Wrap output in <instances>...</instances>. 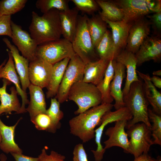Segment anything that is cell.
Here are the masks:
<instances>
[{
    "label": "cell",
    "instance_id": "cell-1",
    "mask_svg": "<svg viewBox=\"0 0 161 161\" xmlns=\"http://www.w3.org/2000/svg\"><path fill=\"white\" fill-rule=\"evenodd\" d=\"M32 17L29 32L38 45L61 38L62 32L58 10L51 9L41 16L33 11Z\"/></svg>",
    "mask_w": 161,
    "mask_h": 161
},
{
    "label": "cell",
    "instance_id": "cell-2",
    "mask_svg": "<svg viewBox=\"0 0 161 161\" xmlns=\"http://www.w3.org/2000/svg\"><path fill=\"white\" fill-rule=\"evenodd\" d=\"M113 105L101 104L80 113L69 122L70 133L86 143L95 137V128L99 126L102 117L111 111Z\"/></svg>",
    "mask_w": 161,
    "mask_h": 161
},
{
    "label": "cell",
    "instance_id": "cell-3",
    "mask_svg": "<svg viewBox=\"0 0 161 161\" xmlns=\"http://www.w3.org/2000/svg\"><path fill=\"white\" fill-rule=\"evenodd\" d=\"M123 99L125 107L132 115V118L127 121L126 128L128 129L134 125L141 122L151 130V124L148 116V103L145 95L142 81L139 80L133 82L128 94L123 96Z\"/></svg>",
    "mask_w": 161,
    "mask_h": 161
},
{
    "label": "cell",
    "instance_id": "cell-4",
    "mask_svg": "<svg viewBox=\"0 0 161 161\" xmlns=\"http://www.w3.org/2000/svg\"><path fill=\"white\" fill-rule=\"evenodd\" d=\"M68 99L74 102L78 108L75 114L83 113L101 104V93L97 86L81 80L74 84L68 94Z\"/></svg>",
    "mask_w": 161,
    "mask_h": 161
},
{
    "label": "cell",
    "instance_id": "cell-5",
    "mask_svg": "<svg viewBox=\"0 0 161 161\" xmlns=\"http://www.w3.org/2000/svg\"><path fill=\"white\" fill-rule=\"evenodd\" d=\"M88 18L86 14L78 16L76 32L72 43L75 53L85 64L100 59L88 30Z\"/></svg>",
    "mask_w": 161,
    "mask_h": 161
},
{
    "label": "cell",
    "instance_id": "cell-6",
    "mask_svg": "<svg viewBox=\"0 0 161 161\" xmlns=\"http://www.w3.org/2000/svg\"><path fill=\"white\" fill-rule=\"evenodd\" d=\"M114 1L122 10L123 20L129 23L151 13L161 11V0H118Z\"/></svg>",
    "mask_w": 161,
    "mask_h": 161
},
{
    "label": "cell",
    "instance_id": "cell-7",
    "mask_svg": "<svg viewBox=\"0 0 161 161\" xmlns=\"http://www.w3.org/2000/svg\"><path fill=\"white\" fill-rule=\"evenodd\" d=\"M75 54L72 43L64 38L38 45L36 52L37 57L53 65Z\"/></svg>",
    "mask_w": 161,
    "mask_h": 161
},
{
    "label": "cell",
    "instance_id": "cell-8",
    "mask_svg": "<svg viewBox=\"0 0 161 161\" xmlns=\"http://www.w3.org/2000/svg\"><path fill=\"white\" fill-rule=\"evenodd\" d=\"M85 65L76 54L70 58L55 96L60 103L67 101L71 87L76 83L83 80Z\"/></svg>",
    "mask_w": 161,
    "mask_h": 161
},
{
    "label": "cell",
    "instance_id": "cell-9",
    "mask_svg": "<svg viewBox=\"0 0 161 161\" xmlns=\"http://www.w3.org/2000/svg\"><path fill=\"white\" fill-rule=\"evenodd\" d=\"M128 129L126 132L130 138L129 153L134 158L143 154H148L154 145L150 129L142 123L135 124Z\"/></svg>",
    "mask_w": 161,
    "mask_h": 161
},
{
    "label": "cell",
    "instance_id": "cell-10",
    "mask_svg": "<svg viewBox=\"0 0 161 161\" xmlns=\"http://www.w3.org/2000/svg\"><path fill=\"white\" fill-rule=\"evenodd\" d=\"M132 118V115L126 107L115 111H110L102 117L99 127L95 130V141L97 145L95 150H91L95 161H101L103 158L106 150L101 144V139L104 129L108 124L116 121L125 120L128 121Z\"/></svg>",
    "mask_w": 161,
    "mask_h": 161
},
{
    "label": "cell",
    "instance_id": "cell-11",
    "mask_svg": "<svg viewBox=\"0 0 161 161\" xmlns=\"http://www.w3.org/2000/svg\"><path fill=\"white\" fill-rule=\"evenodd\" d=\"M12 31V41L17 47L24 57L29 62L37 57L38 45L31 37L30 34L23 30L21 26L17 24L12 21L11 23Z\"/></svg>",
    "mask_w": 161,
    "mask_h": 161
},
{
    "label": "cell",
    "instance_id": "cell-12",
    "mask_svg": "<svg viewBox=\"0 0 161 161\" xmlns=\"http://www.w3.org/2000/svg\"><path fill=\"white\" fill-rule=\"evenodd\" d=\"M151 24V22L145 17L132 22L129 31L126 49L135 54L148 37Z\"/></svg>",
    "mask_w": 161,
    "mask_h": 161
},
{
    "label": "cell",
    "instance_id": "cell-13",
    "mask_svg": "<svg viewBox=\"0 0 161 161\" xmlns=\"http://www.w3.org/2000/svg\"><path fill=\"white\" fill-rule=\"evenodd\" d=\"M53 69V65L37 57L29 62V78L30 83L42 89L47 88Z\"/></svg>",
    "mask_w": 161,
    "mask_h": 161
},
{
    "label": "cell",
    "instance_id": "cell-14",
    "mask_svg": "<svg viewBox=\"0 0 161 161\" xmlns=\"http://www.w3.org/2000/svg\"><path fill=\"white\" fill-rule=\"evenodd\" d=\"M127 121L125 120L116 121L114 126L106 130L105 134L109 138L103 142L105 149L118 146L122 148L125 153H129V140L125 131Z\"/></svg>",
    "mask_w": 161,
    "mask_h": 161
},
{
    "label": "cell",
    "instance_id": "cell-15",
    "mask_svg": "<svg viewBox=\"0 0 161 161\" xmlns=\"http://www.w3.org/2000/svg\"><path fill=\"white\" fill-rule=\"evenodd\" d=\"M137 66L150 60L155 62L161 58V40L157 36L148 37L135 54Z\"/></svg>",
    "mask_w": 161,
    "mask_h": 161
},
{
    "label": "cell",
    "instance_id": "cell-16",
    "mask_svg": "<svg viewBox=\"0 0 161 161\" xmlns=\"http://www.w3.org/2000/svg\"><path fill=\"white\" fill-rule=\"evenodd\" d=\"M7 51L8 53V59L6 64L0 69V79H5L14 84L18 94L21 96L22 99L20 109L16 114L24 113L27 112L25 106L28 104L29 101L26 92L22 90L20 86L19 78L16 73L11 53L8 49H7Z\"/></svg>",
    "mask_w": 161,
    "mask_h": 161
},
{
    "label": "cell",
    "instance_id": "cell-17",
    "mask_svg": "<svg viewBox=\"0 0 161 161\" xmlns=\"http://www.w3.org/2000/svg\"><path fill=\"white\" fill-rule=\"evenodd\" d=\"M112 62L114 74L110 84V94L115 100L113 106L116 110H117L125 107L122 85L123 79L126 76V68L123 64L115 60H113Z\"/></svg>",
    "mask_w": 161,
    "mask_h": 161
},
{
    "label": "cell",
    "instance_id": "cell-18",
    "mask_svg": "<svg viewBox=\"0 0 161 161\" xmlns=\"http://www.w3.org/2000/svg\"><path fill=\"white\" fill-rule=\"evenodd\" d=\"M2 40L9 49L13 58L16 69L19 75L22 90L25 92L30 84L29 78V61L20 55L18 50L6 38Z\"/></svg>",
    "mask_w": 161,
    "mask_h": 161
},
{
    "label": "cell",
    "instance_id": "cell-19",
    "mask_svg": "<svg viewBox=\"0 0 161 161\" xmlns=\"http://www.w3.org/2000/svg\"><path fill=\"white\" fill-rule=\"evenodd\" d=\"M115 60L123 64L126 69V80L122 90L123 95H125L128 93L131 83L140 80L136 72L137 61L135 54L126 49L121 51Z\"/></svg>",
    "mask_w": 161,
    "mask_h": 161
},
{
    "label": "cell",
    "instance_id": "cell-20",
    "mask_svg": "<svg viewBox=\"0 0 161 161\" xmlns=\"http://www.w3.org/2000/svg\"><path fill=\"white\" fill-rule=\"evenodd\" d=\"M3 86L0 87V116L3 113L11 114L13 111L16 114L19 110L21 105L17 97V92L14 86L10 88L11 93L9 94L6 91L7 85L11 83L8 80L2 79Z\"/></svg>",
    "mask_w": 161,
    "mask_h": 161
},
{
    "label": "cell",
    "instance_id": "cell-21",
    "mask_svg": "<svg viewBox=\"0 0 161 161\" xmlns=\"http://www.w3.org/2000/svg\"><path fill=\"white\" fill-rule=\"evenodd\" d=\"M79 10L75 7L59 11L62 35L64 38L72 43L76 30Z\"/></svg>",
    "mask_w": 161,
    "mask_h": 161
},
{
    "label": "cell",
    "instance_id": "cell-22",
    "mask_svg": "<svg viewBox=\"0 0 161 161\" xmlns=\"http://www.w3.org/2000/svg\"><path fill=\"white\" fill-rule=\"evenodd\" d=\"M28 88L30 100L26 111L29 113L31 120L39 114L46 113V104L42 88L31 83Z\"/></svg>",
    "mask_w": 161,
    "mask_h": 161
},
{
    "label": "cell",
    "instance_id": "cell-23",
    "mask_svg": "<svg viewBox=\"0 0 161 161\" xmlns=\"http://www.w3.org/2000/svg\"><path fill=\"white\" fill-rule=\"evenodd\" d=\"M22 119V117L19 119L13 126H8L5 125L0 118V132L1 136L0 148L5 153H23L14 139L16 128Z\"/></svg>",
    "mask_w": 161,
    "mask_h": 161
},
{
    "label": "cell",
    "instance_id": "cell-24",
    "mask_svg": "<svg viewBox=\"0 0 161 161\" xmlns=\"http://www.w3.org/2000/svg\"><path fill=\"white\" fill-rule=\"evenodd\" d=\"M109 62L100 59L86 64L83 81L97 86L103 79Z\"/></svg>",
    "mask_w": 161,
    "mask_h": 161
},
{
    "label": "cell",
    "instance_id": "cell-25",
    "mask_svg": "<svg viewBox=\"0 0 161 161\" xmlns=\"http://www.w3.org/2000/svg\"><path fill=\"white\" fill-rule=\"evenodd\" d=\"M137 75L144 81L143 83V90L147 100L153 108L152 111L156 114L161 115V94L151 82L150 77L136 70Z\"/></svg>",
    "mask_w": 161,
    "mask_h": 161
},
{
    "label": "cell",
    "instance_id": "cell-26",
    "mask_svg": "<svg viewBox=\"0 0 161 161\" xmlns=\"http://www.w3.org/2000/svg\"><path fill=\"white\" fill-rule=\"evenodd\" d=\"M102 19L111 28L112 36L115 47L117 50L120 53L122 49L126 47L131 23H127L123 20L112 22L106 19Z\"/></svg>",
    "mask_w": 161,
    "mask_h": 161
},
{
    "label": "cell",
    "instance_id": "cell-27",
    "mask_svg": "<svg viewBox=\"0 0 161 161\" xmlns=\"http://www.w3.org/2000/svg\"><path fill=\"white\" fill-rule=\"evenodd\" d=\"M70 59L69 58H66L53 65L50 81L47 88V98L56 96Z\"/></svg>",
    "mask_w": 161,
    "mask_h": 161
},
{
    "label": "cell",
    "instance_id": "cell-28",
    "mask_svg": "<svg viewBox=\"0 0 161 161\" xmlns=\"http://www.w3.org/2000/svg\"><path fill=\"white\" fill-rule=\"evenodd\" d=\"M100 59L115 60L120 53L117 49L111 32L107 30L95 48Z\"/></svg>",
    "mask_w": 161,
    "mask_h": 161
},
{
    "label": "cell",
    "instance_id": "cell-29",
    "mask_svg": "<svg viewBox=\"0 0 161 161\" xmlns=\"http://www.w3.org/2000/svg\"><path fill=\"white\" fill-rule=\"evenodd\" d=\"M87 24L93 45L95 49L107 30V24L99 15L88 17Z\"/></svg>",
    "mask_w": 161,
    "mask_h": 161
},
{
    "label": "cell",
    "instance_id": "cell-30",
    "mask_svg": "<svg viewBox=\"0 0 161 161\" xmlns=\"http://www.w3.org/2000/svg\"><path fill=\"white\" fill-rule=\"evenodd\" d=\"M95 1L102 10L101 12H99V15L102 19L112 22L123 20L124 16L122 10L114 1Z\"/></svg>",
    "mask_w": 161,
    "mask_h": 161
},
{
    "label": "cell",
    "instance_id": "cell-31",
    "mask_svg": "<svg viewBox=\"0 0 161 161\" xmlns=\"http://www.w3.org/2000/svg\"><path fill=\"white\" fill-rule=\"evenodd\" d=\"M109 61L104 77L101 82L96 86L101 95V104L112 103L113 98L110 94V86L113 79L114 71L112 61Z\"/></svg>",
    "mask_w": 161,
    "mask_h": 161
},
{
    "label": "cell",
    "instance_id": "cell-32",
    "mask_svg": "<svg viewBox=\"0 0 161 161\" xmlns=\"http://www.w3.org/2000/svg\"><path fill=\"white\" fill-rule=\"evenodd\" d=\"M45 114L49 116L51 121L49 132L54 133L60 127V121L64 116L63 112L60 109V103L55 97L51 98L50 106L47 109Z\"/></svg>",
    "mask_w": 161,
    "mask_h": 161
},
{
    "label": "cell",
    "instance_id": "cell-33",
    "mask_svg": "<svg viewBox=\"0 0 161 161\" xmlns=\"http://www.w3.org/2000/svg\"><path fill=\"white\" fill-rule=\"evenodd\" d=\"M66 0H38L36 3V7L44 13L53 9L59 11L69 9L68 2Z\"/></svg>",
    "mask_w": 161,
    "mask_h": 161
},
{
    "label": "cell",
    "instance_id": "cell-34",
    "mask_svg": "<svg viewBox=\"0 0 161 161\" xmlns=\"http://www.w3.org/2000/svg\"><path fill=\"white\" fill-rule=\"evenodd\" d=\"M27 0H2L0 1V16H10L24 7Z\"/></svg>",
    "mask_w": 161,
    "mask_h": 161
},
{
    "label": "cell",
    "instance_id": "cell-35",
    "mask_svg": "<svg viewBox=\"0 0 161 161\" xmlns=\"http://www.w3.org/2000/svg\"><path fill=\"white\" fill-rule=\"evenodd\" d=\"M149 119L152 122L151 124V135L154 144L161 145V116L159 115L152 110L148 109Z\"/></svg>",
    "mask_w": 161,
    "mask_h": 161
},
{
    "label": "cell",
    "instance_id": "cell-36",
    "mask_svg": "<svg viewBox=\"0 0 161 161\" xmlns=\"http://www.w3.org/2000/svg\"><path fill=\"white\" fill-rule=\"evenodd\" d=\"M79 11L88 14L92 15L100 7L95 0H72Z\"/></svg>",
    "mask_w": 161,
    "mask_h": 161
},
{
    "label": "cell",
    "instance_id": "cell-37",
    "mask_svg": "<svg viewBox=\"0 0 161 161\" xmlns=\"http://www.w3.org/2000/svg\"><path fill=\"white\" fill-rule=\"evenodd\" d=\"M31 121L38 130L49 132L51 126V121L49 117L46 114H39Z\"/></svg>",
    "mask_w": 161,
    "mask_h": 161
},
{
    "label": "cell",
    "instance_id": "cell-38",
    "mask_svg": "<svg viewBox=\"0 0 161 161\" xmlns=\"http://www.w3.org/2000/svg\"><path fill=\"white\" fill-rule=\"evenodd\" d=\"M10 16H0V35H5L12 37Z\"/></svg>",
    "mask_w": 161,
    "mask_h": 161
},
{
    "label": "cell",
    "instance_id": "cell-39",
    "mask_svg": "<svg viewBox=\"0 0 161 161\" xmlns=\"http://www.w3.org/2000/svg\"><path fill=\"white\" fill-rule=\"evenodd\" d=\"M40 161H65V157L54 151L48 154L44 148L41 150V153L38 157Z\"/></svg>",
    "mask_w": 161,
    "mask_h": 161
},
{
    "label": "cell",
    "instance_id": "cell-40",
    "mask_svg": "<svg viewBox=\"0 0 161 161\" xmlns=\"http://www.w3.org/2000/svg\"><path fill=\"white\" fill-rule=\"evenodd\" d=\"M72 161H88L87 154L82 144L79 143L74 147Z\"/></svg>",
    "mask_w": 161,
    "mask_h": 161
},
{
    "label": "cell",
    "instance_id": "cell-41",
    "mask_svg": "<svg viewBox=\"0 0 161 161\" xmlns=\"http://www.w3.org/2000/svg\"><path fill=\"white\" fill-rule=\"evenodd\" d=\"M146 16L150 19L151 24H152L154 29L160 31L161 30V11L154 13L151 15Z\"/></svg>",
    "mask_w": 161,
    "mask_h": 161
},
{
    "label": "cell",
    "instance_id": "cell-42",
    "mask_svg": "<svg viewBox=\"0 0 161 161\" xmlns=\"http://www.w3.org/2000/svg\"><path fill=\"white\" fill-rule=\"evenodd\" d=\"M15 161H40L38 157H34L25 155L22 154L12 153Z\"/></svg>",
    "mask_w": 161,
    "mask_h": 161
},
{
    "label": "cell",
    "instance_id": "cell-43",
    "mask_svg": "<svg viewBox=\"0 0 161 161\" xmlns=\"http://www.w3.org/2000/svg\"><path fill=\"white\" fill-rule=\"evenodd\" d=\"M155 159L148 154H143L135 158L134 161H154Z\"/></svg>",
    "mask_w": 161,
    "mask_h": 161
},
{
    "label": "cell",
    "instance_id": "cell-44",
    "mask_svg": "<svg viewBox=\"0 0 161 161\" xmlns=\"http://www.w3.org/2000/svg\"><path fill=\"white\" fill-rule=\"evenodd\" d=\"M151 81L154 86L159 89L161 88V79L159 77L153 76L150 78Z\"/></svg>",
    "mask_w": 161,
    "mask_h": 161
},
{
    "label": "cell",
    "instance_id": "cell-45",
    "mask_svg": "<svg viewBox=\"0 0 161 161\" xmlns=\"http://www.w3.org/2000/svg\"><path fill=\"white\" fill-rule=\"evenodd\" d=\"M7 157L4 154L2 153L0 154V161H7Z\"/></svg>",
    "mask_w": 161,
    "mask_h": 161
},
{
    "label": "cell",
    "instance_id": "cell-46",
    "mask_svg": "<svg viewBox=\"0 0 161 161\" xmlns=\"http://www.w3.org/2000/svg\"><path fill=\"white\" fill-rule=\"evenodd\" d=\"M152 74L154 76H161V70H158L156 71H154L153 72Z\"/></svg>",
    "mask_w": 161,
    "mask_h": 161
},
{
    "label": "cell",
    "instance_id": "cell-47",
    "mask_svg": "<svg viewBox=\"0 0 161 161\" xmlns=\"http://www.w3.org/2000/svg\"><path fill=\"white\" fill-rule=\"evenodd\" d=\"M6 61L7 60H5L0 65V69L5 64Z\"/></svg>",
    "mask_w": 161,
    "mask_h": 161
},
{
    "label": "cell",
    "instance_id": "cell-48",
    "mask_svg": "<svg viewBox=\"0 0 161 161\" xmlns=\"http://www.w3.org/2000/svg\"><path fill=\"white\" fill-rule=\"evenodd\" d=\"M154 161H161V157L160 156H158L157 158L155 159Z\"/></svg>",
    "mask_w": 161,
    "mask_h": 161
},
{
    "label": "cell",
    "instance_id": "cell-49",
    "mask_svg": "<svg viewBox=\"0 0 161 161\" xmlns=\"http://www.w3.org/2000/svg\"><path fill=\"white\" fill-rule=\"evenodd\" d=\"M1 134L0 132V144L1 142Z\"/></svg>",
    "mask_w": 161,
    "mask_h": 161
}]
</instances>
